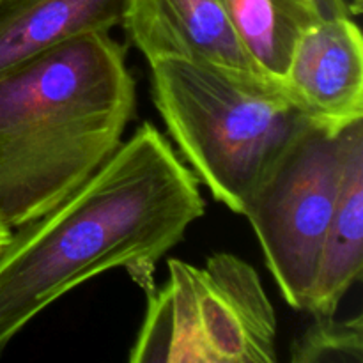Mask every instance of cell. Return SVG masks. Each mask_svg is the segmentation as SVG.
I'll use <instances>...</instances> for the list:
<instances>
[{
	"label": "cell",
	"instance_id": "cell-14",
	"mask_svg": "<svg viewBox=\"0 0 363 363\" xmlns=\"http://www.w3.org/2000/svg\"><path fill=\"white\" fill-rule=\"evenodd\" d=\"M0 2H2V0H0Z\"/></svg>",
	"mask_w": 363,
	"mask_h": 363
},
{
	"label": "cell",
	"instance_id": "cell-2",
	"mask_svg": "<svg viewBox=\"0 0 363 363\" xmlns=\"http://www.w3.org/2000/svg\"><path fill=\"white\" fill-rule=\"evenodd\" d=\"M137 105L110 34L71 39L0 77V220L11 229L85 183L123 144Z\"/></svg>",
	"mask_w": 363,
	"mask_h": 363
},
{
	"label": "cell",
	"instance_id": "cell-6",
	"mask_svg": "<svg viewBox=\"0 0 363 363\" xmlns=\"http://www.w3.org/2000/svg\"><path fill=\"white\" fill-rule=\"evenodd\" d=\"M282 87L312 121L333 130L363 119V39L353 18L312 25L294 46Z\"/></svg>",
	"mask_w": 363,
	"mask_h": 363
},
{
	"label": "cell",
	"instance_id": "cell-8",
	"mask_svg": "<svg viewBox=\"0 0 363 363\" xmlns=\"http://www.w3.org/2000/svg\"><path fill=\"white\" fill-rule=\"evenodd\" d=\"M363 269V119L342 131L339 197L330 220L314 286L305 312L312 318L335 315Z\"/></svg>",
	"mask_w": 363,
	"mask_h": 363
},
{
	"label": "cell",
	"instance_id": "cell-12",
	"mask_svg": "<svg viewBox=\"0 0 363 363\" xmlns=\"http://www.w3.org/2000/svg\"><path fill=\"white\" fill-rule=\"evenodd\" d=\"M319 13L325 18H342L351 16V6L346 0H314Z\"/></svg>",
	"mask_w": 363,
	"mask_h": 363
},
{
	"label": "cell",
	"instance_id": "cell-9",
	"mask_svg": "<svg viewBox=\"0 0 363 363\" xmlns=\"http://www.w3.org/2000/svg\"><path fill=\"white\" fill-rule=\"evenodd\" d=\"M126 0H2L0 77L87 34H110Z\"/></svg>",
	"mask_w": 363,
	"mask_h": 363
},
{
	"label": "cell",
	"instance_id": "cell-3",
	"mask_svg": "<svg viewBox=\"0 0 363 363\" xmlns=\"http://www.w3.org/2000/svg\"><path fill=\"white\" fill-rule=\"evenodd\" d=\"M147 64L152 101L184 162L215 201L243 215L269 167L315 121L259 73L184 57Z\"/></svg>",
	"mask_w": 363,
	"mask_h": 363
},
{
	"label": "cell",
	"instance_id": "cell-10",
	"mask_svg": "<svg viewBox=\"0 0 363 363\" xmlns=\"http://www.w3.org/2000/svg\"><path fill=\"white\" fill-rule=\"evenodd\" d=\"M223 4L254 66L279 84L301 35L325 20L314 0H223Z\"/></svg>",
	"mask_w": 363,
	"mask_h": 363
},
{
	"label": "cell",
	"instance_id": "cell-11",
	"mask_svg": "<svg viewBox=\"0 0 363 363\" xmlns=\"http://www.w3.org/2000/svg\"><path fill=\"white\" fill-rule=\"evenodd\" d=\"M289 358L293 363H362V314L342 321L335 315L314 318L291 344Z\"/></svg>",
	"mask_w": 363,
	"mask_h": 363
},
{
	"label": "cell",
	"instance_id": "cell-1",
	"mask_svg": "<svg viewBox=\"0 0 363 363\" xmlns=\"http://www.w3.org/2000/svg\"><path fill=\"white\" fill-rule=\"evenodd\" d=\"M199 179L151 123L137 128L64 201L13 229L0 254V354L45 308L126 268L144 289L206 202Z\"/></svg>",
	"mask_w": 363,
	"mask_h": 363
},
{
	"label": "cell",
	"instance_id": "cell-13",
	"mask_svg": "<svg viewBox=\"0 0 363 363\" xmlns=\"http://www.w3.org/2000/svg\"><path fill=\"white\" fill-rule=\"evenodd\" d=\"M11 234H13V229H11V227H7L6 223L0 220V254H2V250L7 247V243H9Z\"/></svg>",
	"mask_w": 363,
	"mask_h": 363
},
{
	"label": "cell",
	"instance_id": "cell-5",
	"mask_svg": "<svg viewBox=\"0 0 363 363\" xmlns=\"http://www.w3.org/2000/svg\"><path fill=\"white\" fill-rule=\"evenodd\" d=\"M342 131L305 126L252 194L247 216L284 300L303 311L339 197Z\"/></svg>",
	"mask_w": 363,
	"mask_h": 363
},
{
	"label": "cell",
	"instance_id": "cell-7",
	"mask_svg": "<svg viewBox=\"0 0 363 363\" xmlns=\"http://www.w3.org/2000/svg\"><path fill=\"white\" fill-rule=\"evenodd\" d=\"M121 27L147 62L184 57L259 73L223 0H126Z\"/></svg>",
	"mask_w": 363,
	"mask_h": 363
},
{
	"label": "cell",
	"instance_id": "cell-4",
	"mask_svg": "<svg viewBox=\"0 0 363 363\" xmlns=\"http://www.w3.org/2000/svg\"><path fill=\"white\" fill-rule=\"evenodd\" d=\"M131 363H275L277 315L259 273L229 252L204 266L169 259V279L147 287Z\"/></svg>",
	"mask_w": 363,
	"mask_h": 363
}]
</instances>
